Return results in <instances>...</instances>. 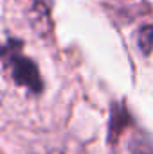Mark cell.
Returning <instances> with one entry per match:
<instances>
[{
    "label": "cell",
    "instance_id": "3",
    "mask_svg": "<svg viewBox=\"0 0 153 154\" xmlns=\"http://www.w3.org/2000/svg\"><path fill=\"white\" fill-rule=\"evenodd\" d=\"M130 124V115L124 109L122 104H115L112 109V120H110V138L114 140L115 136H121L122 129Z\"/></svg>",
    "mask_w": 153,
    "mask_h": 154
},
{
    "label": "cell",
    "instance_id": "5",
    "mask_svg": "<svg viewBox=\"0 0 153 154\" xmlns=\"http://www.w3.org/2000/svg\"><path fill=\"white\" fill-rule=\"evenodd\" d=\"M130 151H132V154H153L151 138L144 133L133 134V138L130 142Z\"/></svg>",
    "mask_w": 153,
    "mask_h": 154
},
{
    "label": "cell",
    "instance_id": "1",
    "mask_svg": "<svg viewBox=\"0 0 153 154\" xmlns=\"http://www.w3.org/2000/svg\"><path fill=\"white\" fill-rule=\"evenodd\" d=\"M0 57H2L5 68L11 72L16 84L25 86L27 90H31L34 93H40L43 90V81L40 77L38 66L34 65L33 59L24 56L20 41H15V39L7 41L0 48Z\"/></svg>",
    "mask_w": 153,
    "mask_h": 154
},
{
    "label": "cell",
    "instance_id": "2",
    "mask_svg": "<svg viewBox=\"0 0 153 154\" xmlns=\"http://www.w3.org/2000/svg\"><path fill=\"white\" fill-rule=\"evenodd\" d=\"M31 154H85V151L74 136L54 134L36 140L31 147Z\"/></svg>",
    "mask_w": 153,
    "mask_h": 154
},
{
    "label": "cell",
    "instance_id": "6",
    "mask_svg": "<svg viewBox=\"0 0 153 154\" xmlns=\"http://www.w3.org/2000/svg\"><path fill=\"white\" fill-rule=\"evenodd\" d=\"M137 45L144 54H150L153 48V25H146L139 31L137 36Z\"/></svg>",
    "mask_w": 153,
    "mask_h": 154
},
{
    "label": "cell",
    "instance_id": "4",
    "mask_svg": "<svg viewBox=\"0 0 153 154\" xmlns=\"http://www.w3.org/2000/svg\"><path fill=\"white\" fill-rule=\"evenodd\" d=\"M33 27L38 31V32H47L49 27H50V18H49V7L47 4L38 2L34 4V11H33Z\"/></svg>",
    "mask_w": 153,
    "mask_h": 154
}]
</instances>
